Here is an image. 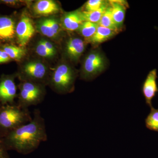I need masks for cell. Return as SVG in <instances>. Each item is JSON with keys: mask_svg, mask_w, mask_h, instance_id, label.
<instances>
[{"mask_svg": "<svg viewBox=\"0 0 158 158\" xmlns=\"http://www.w3.org/2000/svg\"><path fill=\"white\" fill-rule=\"evenodd\" d=\"M40 41L46 48L49 51H50L51 52L56 55V50L55 46L52 43L48 41V40H41Z\"/></svg>", "mask_w": 158, "mask_h": 158, "instance_id": "cell-25", "label": "cell"}, {"mask_svg": "<svg viewBox=\"0 0 158 158\" xmlns=\"http://www.w3.org/2000/svg\"><path fill=\"white\" fill-rule=\"evenodd\" d=\"M98 27V24L89 22H84L78 30L85 39L90 40L95 34Z\"/></svg>", "mask_w": 158, "mask_h": 158, "instance_id": "cell-19", "label": "cell"}, {"mask_svg": "<svg viewBox=\"0 0 158 158\" xmlns=\"http://www.w3.org/2000/svg\"><path fill=\"white\" fill-rule=\"evenodd\" d=\"M150 112L145 119L146 127L148 129L158 132V109L150 108Z\"/></svg>", "mask_w": 158, "mask_h": 158, "instance_id": "cell-20", "label": "cell"}, {"mask_svg": "<svg viewBox=\"0 0 158 158\" xmlns=\"http://www.w3.org/2000/svg\"><path fill=\"white\" fill-rule=\"evenodd\" d=\"M1 106H2V105H1V104H0V107Z\"/></svg>", "mask_w": 158, "mask_h": 158, "instance_id": "cell-28", "label": "cell"}, {"mask_svg": "<svg viewBox=\"0 0 158 158\" xmlns=\"http://www.w3.org/2000/svg\"><path fill=\"white\" fill-rule=\"evenodd\" d=\"M37 28L41 34L49 38L56 37L60 31L59 22L53 18L41 20L38 23Z\"/></svg>", "mask_w": 158, "mask_h": 158, "instance_id": "cell-10", "label": "cell"}, {"mask_svg": "<svg viewBox=\"0 0 158 158\" xmlns=\"http://www.w3.org/2000/svg\"><path fill=\"white\" fill-rule=\"evenodd\" d=\"M109 3L113 19L117 28L119 29L124 22L127 3L124 1H110Z\"/></svg>", "mask_w": 158, "mask_h": 158, "instance_id": "cell-12", "label": "cell"}, {"mask_svg": "<svg viewBox=\"0 0 158 158\" xmlns=\"http://www.w3.org/2000/svg\"><path fill=\"white\" fill-rule=\"evenodd\" d=\"M157 72L156 69L149 72L142 86V92L146 104L150 108L152 107V101L158 92L157 84Z\"/></svg>", "mask_w": 158, "mask_h": 158, "instance_id": "cell-8", "label": "cell"}, {"mask_svg": "<svg viewBox=\"0 0 158 158\" xmlns=\"http://www.w3.org/2000/svg\"><path fill=\"white\" fill-rule=\"evenodd\" d=\"M19 90L17 104L26 109L39 104L42 101L44 95L42 85L36 82L23 81L19 85Z\"/></svg>", "mask_w": 158, "mask_h": 158, "instance_id": "cell-3", "label": "cell"}, {"mask_svg": "<svg viewBox=\"0 0 158 158\" xmlns=\"http://www.w3.org/2000/svg\"><path fill=\"white\" fill-rule=\"evenodd\" d=\"M75 75L67 64L59 65L52 75L50 84L52 88L59 93H66L73 90Z\"/></svg>", "mask_w": 158, "mask_h": 158, "instance_id": "cell-4", "label": "cell"}, {"mask_svg": "<svg viewBox=\"0 0 158 158\" xmlns=\"http://www.w3.org/2000/svg\"><path fill=\"white\" fill-rule=\"evenodd\" d=\"M35 31L32 20L26 15H23L15 29L19 45L22 47L27 45L34 35Z\"/></svg>", "mask_w": 158, "mask_h": 158, "instance_id": "cell-6", "label": "cell"}, {"mask_svg": "<svg viewBox=\"0 0 158 158\" xmlns=\"http://www.w3.org/2000/svg\"><path fill=\"white\" fill-rule=\"evenodd\" d=\"M36 52L37 55L44 58H52L55 55L46 48L40 41L37 43L36 46Z\"/></svg>", "mask_w": 158, "mask_h": 158, "instance_id": "cell-23", "label": "cell"}, {"mask_svg": "<svg viewBox=\"0 0 158 158\" xmlns=\"http://www.w3.org/2000/svg\"><path fill=\"white\" fill-rule=\"evenodd\" d=\"M106 65V57L102 52L99 50L93 51L84 60L82 77L86 80L93 78L105 70Z\"/></svg>", "mask_w": 158, "mask_h": 158, "instance_id": "cell-5", "label": "cell"}, {"mask_svg": "<svg viewBox=\"0 0 158 158\" xmlns=\"http://www.w3.org/2000/svg\"><path fill=\"white\" fill-rule=\"evenodd\" d=\"M15 23L11 18L0 17V40H9L13 39L15 34Z\"/></svg>", "mask_w": 158, "mask_h": 158, "instance_id": "cell-15", "label": "cell"}, {"mask_svg": "<svg viewBox=\"0 0 158 158\" xmlns=\"http://www.w3.org/2000/svg\"><path fill=\"white\" fill-rule=\"evenodd\" d=\"M24 73L28 81L36 82L44 80L46 77L47 69L41 62L33 61L28 62L25 65Z\"/></svg>", "mask_w": 158, "mask_h": 158, "instance_id": "cell-9", "label": "cell"}, {"mask_svg": "<svg viewBox=\"0 0 158 158\" xmlns=\"http://www.w3.org/2000/svg\"><path fill=\"white\" fill-rule=\"evenodd\" d=\"M109 4H106L102 7L101 9L96 11H82V16L84 21L98 24L101 19L103 15L105 13Z\"/></svg>", "mask_w": 158, "mask_h": 158, "instance_id": "cell-17", "label": "cell"}, {"mask_svg": "<svg viewBox=\"0 0 158 158\" xmlns=\"http://www.w3.org/2000/svg\"><path fill=\"white\" fill-rule=\"evenodd\" d=\"M3 2L6 4H11V5H15L17 2V1H3Z\"/></svg>", "mask_w": 158, "mask_h": 158, "instance_id": "cell-27", "label": "cell"}, {"mask_svg": "<svg viewBox=\"0 0 158 158\" xmlns=\"http://www.w3.org/2000/svg\"><path fill=\"white\" fill-rule=\"evenodd\" d=\"M3 50L8 54L10 59L14 60H21L25 56L26 51L23 48L14 45H5L3 46Z\"/></svg>", "mask_w": 158, "mask_h": 158, "instance_id": "cell-18", "label": "cell"}, {"mask_svg": "<svg viewBox=\"0 0 158 158\" xmlns=\"http://www.w3.org/2000/svg\"><path fill=\"white\" fill-rule=\"evenodd\" d=\"M10 57L3 50H0V63H4L10 61Z\"/></svg>", "mask_w": 158, "mask_h": 158, "instance_id": "cell-26", "label": "cell"}, {"mask_svg": "<svg viewBox=\"0 0 158 158\" xmlns=\"http://www.w3.org/2000/svg\"><path fill=\"white\" fill-rule=\"evenodd\" d=\"M106 4L107 2L102 0H89L85 4V11H96Z\"/></svg>", "mask_w": 158, "mask_h": 158, "instance_id": "cell-22", "label": "cell"}, {"mask_svg": "<svg viewBox=\"0 0 158 158\" xmlns=\"http://www.w3.org/2000/svg\"><path fill=\"white\" fill-rule=\"evenodd\" d=\"M32 119L28 109L21 107L17 104L2 105L0 107V138H4Z\"/></svg>", "mask_w": 158, "mask_h": 158, "instance_id": "cell-2", "label": "cell"}, {"mask_svg": "<svg viewBox=\"0 0 158 158\" xmlns=\"http://www.w3.org/2000/svg\"><path fill=\"white\" fill-rule=\"evenodd\" d=\"M118 31L98 25L95 34L90 41L94 44H100L113 37L118 33Z\"/></svg>", "mask_w": 158, "mask_h": 158, "instance_id": "cell-16", "label": "cell"}, {"mask_svg": "<svg viewBox=\"0 0 158 158\" xmlns=\"http://www.w3.org/2000/svg\"><path fill=\"white\" fill-rule=\"evenodd\" d=\"M35 14L38 15H47L58 13L60 8L56 2L52 0H40L33 6Z\"/></svg>", "mask_w": 158, "mask_h": 158, "instance_id": "cell-13", "label": "cell"}, {"mask_svg": "<svg viewBox=\"0 0 158 158\" xmlns=\"http://www.w3.org/2000/svg\"><path fill=\"white\" fill-rule=\"evenodd\" d=\"M84 22L82 11L77 10L66 13L63 17L62 23L66 30L73 31L78 30Z\"/></svg>", "mask_w": 158, "mask_h": 158, "instance_id": "cell-14", "label": "cell"}, {"mask_svg": "<svg viewBox=\"0 0 158 158\" xmlns=\"http://www.w3.org/2000/svg\"><path fill=\"white\" fill-rule=\"evenodd\" d=\"M98 25L112 30H119L117 28L113 19L110 5H109L105 13L103 15L101 19L98 23Z\"/></svg>", "mask_w": 158, "mask_h": 158, "instance_id": "cell-21", "label": "cell"}, {"mask_svg": "<svg viewBox=\"0 0 158 158\" xmlns=\"http://www.w3.org/2000/svg\"><path fill=\"white\" fill-rule=\"evenodd\" d=\"M2 138H0V158H10Z\"/></svg>", "mask_w": 158, "mask_h": 158, "instance_id": "cell-24", "label": "cell"}, {"mask_svg": "<svg viewBox=\"0 0 158 158\" xmlns=\"http://www.w3.org/2000/svg\"><path fill=\"white\" fill-rule=\"evenodd\" d=\"M17 96V87L12 77L3 78L0 80V104H13Z\"/></svg>", "mask_w": 158, "mask_h": 158, "instance_id": "cell-7", "label": "cell"}, {"mask_svg": "<svg viewBox=\"0 0 158 158\" xmlns=\"http://www.w3.org/2000/svg\"><path fill=\"white\" fill-rule=\"evenodd\" d=\"M85 48V43L81 39L72 37L66 43V52L71 59L77 61L84 52Z\"/></svg>", "mask_w": 158, "mask_h": 158, "instance_id": "cell-11", "label": "cell"}, {"mask_svg": "<svg viewBox=\"0 0 158 158\" xmlns=\"http://www.w3.org/2000/svg\"><path fill=\"white\" fill-rule=\"evenodd\" d=\"M44 118L39 109L34 110L32 120L9 133L2 138L8 150H14L21 154L33 152L40 143L47 140Z\"/></svg>", "mask_w": 158, "mask_h": 158, "instance_id": "cell-1", "label": "cell"}]
</instances>
